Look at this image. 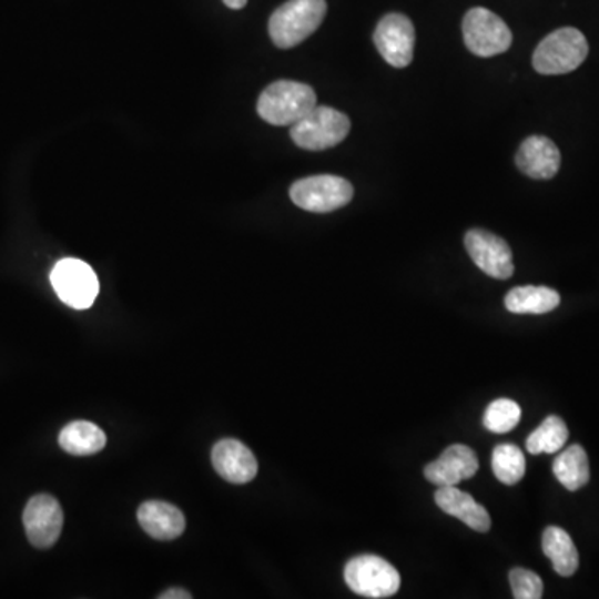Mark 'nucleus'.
Here are the masks:
<instances>
[{
    "label": "nucleus",
    "instance_id": "nucleus-1",
    "mask_svg": "<svg viewBox=\"0 0 599 599\" xmlns=\"http://www.w3.org/2000/svg\"><path fill=\"white\" fill-rule=\"evenodd\" d=\"M316 106V93L312 87L293 80L270 83L260 95L256 110L270 125L292 126Z\"/></svg>",
    "mask_w": 599,
    "mask_h": 599
},
{
    "label": "nucleus",
    "instance_id": "nucleus-2",
    "mask_svg": "<svg viewBox=\"0 0 599 599\" xmlns=\"http://www.w3.org/2000/svg\"><path fill=\"white\" fill-rule=\"evenodd\" d=\"M325 16L326 0H288L270 17V37L280 49H292L308 39Z\"/></svg>",
    "mask_w": 599,
    "mask_h": 599
},
{
    "label": "nucleus",
    "instance_id": "nucleus-3",
    "mask_svg": "<svg viewBox=\"0 0 599 599\" xmlns=\"http://www.w3.org/2000/svg\"><path fill=\"white\" fill-rule=\"evenodd\" d=\"M588 52L586 37L575 27H562L539 42L532 53V67L541 75H562L578 69Z\"/></svg>",
    "mask_w": 599,
    "mask_h": 599
},
{
    "label": "nucleus",
    "instance_id": "nucleus-4",
    "mask_svg": "<svg viewBox=\"0 0 599 599\" xmlns=\"http://www.w3.org/2000/svg\"><path fill=\"white\" fill-rule=\"evenodd\" d=\"M348 116L332 106L316 105L302 120L293 123L290 136L300 149L318 150L332 149L346 139L349 133Z\"/></svg>",
    "mask_w": 599,
    "mask_h": 599
},
{
    "label": "nucleus",
    "instance_id": "nucleus-5",
    "mask_svg": "<svg viewBox=\"0 0 599 599\" xmlns=\"http://www.w3.org/2000/svg\"><path fill=\"white\" fill-rule=\"evenodd\" d=\"M346 585L356 595L383 599L398 592L402 578L395 566L375 555H362L346 562Z\"/></svg>",
    "mask_w": 599,
    "mask_h": 599
},
{
    "label": "nucleus",
    "instance_id": "nucleus-6",
    "mask_svg": "<svg viewBox=\"0 0 599 599\" xmlns=\"http://www.w3.org/2000/svg\"><path fill=\"white\" fill-rule=\"evenodd\" d=\"M352 183L343 176L313 175L296 180L290 189V199L300 209L313 213H328L352 202Z\"/></svg>",
    "mask_w": 599,
    "mask_h": 599
},
{
    "label": "nucleus",
    "instance_id": "nucleus-7",
    "mask_svg": "<svg viewBox=\"0 0 599 599\" xmlns=\"http://www.w3.org/2000/svg\"><path fill=\"white\" fill-rule=\"evenodd\" d=\"M463 39L475 55L495 57L511 47L512 33L501 17L485 7H475L463 19Z\"/></svg>",
    "mask_w": 599,
    "mask_h": 599
},
{
    "label": "nucleus",
    "instance_id": "nucleus-8",
    "mask_svg": "<svg viewBox=\"0 0 599 599\" xmlns=\"http://www.w3.org/2000/svg\"><path fill=\"white\" fill-rule=\"evenodd\" d=\"M50 282L59 298L70 308H90L99 295L95 272L79 258L59 260L50 273Z\"/></svg>",
    "mask_w": 599,
    "mask_h": 599
},
{
    "label": "nucleus",
    "instance_id": "nucleus-9",
    "mask_svg": "<svg viewBox=\"0 0 599 599\" xmlns=\"http://www.w3.org/2000/svg\"><path fill=\"white\" fill-rule=\"evenodd\" d=\"M373 42L385 62L396 69H403L413 60L415 27L403 13H388L376 26Z\"/></svg>",
    "mask_w": 599,
    "mask_h": 599
},
{
    "label": "nucleus",
    "instance_id": "nucleus-10",
    "mask_svg": "<svg viewBox=\"0 0 599 599\" xmlns=\"http://www.w3.org/2000/svg\"><path fill=\"white\" fill-rule=\"evenodd\" d=\"M465 246L466 252L483 273L496 280L511 278L515 273L512 253L501 236L488 230L473 229L466 232Z\"/></svg>",
    "mask_w": 599,
    "mask_h": 599
},
{
    "label": "nucleus",
    "instance_id": "nucleus-11",
    "mask_svg": "<svg viewBox=\"0 0 599 599\" xmlns=\"http://www.w3.org/2000/svg\"><path fill=\"white\" fill-rule=\"evenodd\" d=\"M23 526L27 538L35 548H50L62 532V506L53 496H33L23 509Z\"/></svg>",
    "mask_w": 599,
    "mask_h": 599
},
{
    "label": "nucleus",
    "instance_id": "nucleus-12",
    "mask_svg": "<svg viewBox=\"0 0 599 599\" xmlns=\"http://www.w3.org/2000/svg\"><path fill=\"white\" fill-rule=\"evenodd\" d=\"M478 456L466 445H451L425 468V478L436 486H456L478 471Z\"/></svg>",
    "mask_w": 599,
    "mask_h": 599
},
{
    "label": "nucleus",
    "instance_id": "nucleus-13",
    "mask_svg": "<svg viewBox=\"0 0 599 599\" xmlns=\"http://www.w3.org/2000/svg\"><path fill=\"white\" fill-rule=\"evenodd\" d=\"M212 463L216 473L233 485L252 481L258 471L253 453L238 439H222L212 449Z\"/></svg>",
    "mask_w": 599,
    "mask_h": 599
},
{
    "label": "nucleus",
    "instance_id": "nucleus-14",
    "mask_svg": "<svg viewBox=\"0 0 599 599\" xmlns=\"http://www.w3.org/2000/svg\"><path fill=\"white\" fill-rule=\"evenodd\" d=\"M516 166L529 179L549 180L559 172L561 153L548 136L531 135L516 152Z\"/></svg>",
    "mask_w": 599,
    "mask_h": 599
},
{
    "label": "nucleus",
    "instance_id": "nucleus-15",
    "mask_svg": "<svg viewBox=\"0 0 599 599\" xmlns=\"http://www.w3.org/2000/svg\"><path fill=\"white\" fill-rule=\"evenodd\" d=\"M435 502L446 515L455 516L475 531L486 532L491 528V518L485 506L456 486H439L435 493Z\"/></svg>",
    "mask_w": 599,
    "mask_h": 599
},
{
    "label": "nucleus",
    "instance_id": "nucleus-16",
    "mask_svg": "<svg viewBox=\"0 0 599 599\" xmlns=\"http://www.w3.org/2000/svg\"><path fill=\"white\" fill-rule=\"evenodd\" d=\"M140 526L146 535L162 541L179 538L185 529V516L176 506L165 501L143 502L136 512Z\"/></svg>",
    "mask_w": 599,
    "mask_h": 599
},
{
    "label": "nucleus",
    "instance_id": "nucleus-17",
    "mask_svg": "<svg viewBox=\"0 0 599 599\" xmlns=\"http://www.w3.org/2000/svg\"><path fill=\"white\" fill-rule=\"evenodd\" d=\"M561 303V296L549 286H516L505 296V306L516 315H542L552 312Z\"/></svg>",
    "mask_w": 599,
    "mask_h": 599
},
{
    "label": "nucleus",
    "instance_id": "nucleus-18",
    "mask_svg": "<svg viewBox=\"0 0 599 599\" xmlns=\"http://www.w3.org/2000/svg\"><path fill=\"white\" fill-rule=\"evenodd\" d=\"M542 552L551 559L552 568L562 578H569L578 571V549L571 536L559 526H548L542 532Z\"/></svg>",
    "mask_w": 599,
    "mask_h": 599
},
{
    "label": "nucleus",
    "instance_id": "nucleus-19",
    "mask_svg": "<svg viewBox=\"0 0 599 599\" xmlns=\"http://www.w3.org/2000/svg\"><path fill=\"white\" fill-rule=\"evenodd\" d=\"M105 433L99 426L83 419L69 423L59 435V445L63 451L75 456L95 455L105 448Z\"/></svg>",
    "mask_w": 599,
    "mask_h": 599
},
{
    "label": "nucleus",
    "instance_id": "nucleus-20",
    "mask_svg": "<svg viewBox=\"0 0 599 599\" xmlns=\"http://www.w3.org/2000/svg\"><path fill=\"white\" fill-rule=\"evenodd\" d=\"M556 479L569 491L582 488L589 481V461L581 445H572L559 453L552 463Z\"/></svg>",
    "mask_w": 599,
    "mask_h": 599
},
{
    "label": "nucleus",
    "instance_id": "nucleus-21",
    "mask_svg": "<svg viewBox=\"0 0 599 599\" xmlns=\"http://www.w3.org/2000/svg\"><path fill=\"white\" fill-rule=\"evenodd\" d=\"M568 426L559 416H548L526 439V449L531 455L556 453L568 441Z\"/></svg>",
    "mask_w": 599,
    "mask_h": 599
},
{
    "label": "nucleus",
    "instance_id": "nucleus-22",
    "mask_svg": "<svg viewBox=\"0 0 599 599\" xmlns=\"http://www.w3.org/2000/svg\"><path fill=\"white\" fill-rule=\"evenodd\" d=\"M491 468L498 481L512 486L521 481L526 471V459L518 446L506 443L493 449Z\"/></svg>",
    "mask_w": 599,
    "mask_h": 599
},
{
    "label": "nucleus",
    "instance_id": "nucleus-23",
    "mask_svg": "<svg viewBox=\"0 0 599 599\" xmlns=\"http://www.w3.org/2000/svg\"><path fill=\"white\" fill-rule=\"evenodd\" d=\"M521 419V408L518 403L509 398H498L489 403L483 415V425L488 432L502 433L511 432Z\"/></svg>",
    "mask_w": 599,
    "mask_h": 599
},
{
    "label": "nucleus",
    "instance_id": "nucleus-24",
    "mask_svg": "<svg viewBox=\"0 0 599 599\" xmlns=\"http://www.w3.org/2000/svg\"><path fill=\"white\" fill-rule=\"evenodd\" d=\"M509 585L516 599H539L542 596L541 578L529 569H511Z\"/></svg>",
    "mask_w": 599,
    "mask_h": 599
},
{
    "label": "nucleus",
    "instance_id": "nucleus-25",
    "mask_svg": "<svg viewBox=\"0 0 599 599\" xmlns=\"http://www.w3.org/2000/svg\"><path fill=\"white\" fill-rule=\"evenodd\" d=\"M192 595L185 591V589H169V591L160 595V599H190Z\"/></svg>",
    "mask_w": 599,
    "mask_h": 599
},
{
    "label": "nucleus",
    "instance_id": "nucleus-26",
    "mask_svg": "<svg viewBox=\"0 0 599 599\" xmlns=\"http://www.w3.org/2000/svg\"><path fill=\"white\" fill-rule=\"evenodd\" d=\"M223 3L230 9L238 10L246 6V0H223Z\"/></svg>",
    "mask_w": 599,
    "mask_h": 599
}]
</instances>
